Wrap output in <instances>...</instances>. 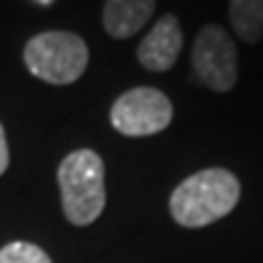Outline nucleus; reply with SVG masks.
<instances>
[{"label":"nucleus","mask_w":263,"mask_h":263,"mask_svg":"<svg viewBox=\"0 0 263 263\" xmlns=\"http://www.w3.org/2000/svg\"><path fill=\"white\" fill-rule=\"evenodd\" d=\"M241 185L232 171L205 168L171 193V215L180 227L197 229L227 217L239 202Z\"/></svg>","instance_id":"f257e3e1"},{"label":"nucleus","mask_w":263,"mask_h":263,"mask_svg":"<svg viewBox=\"0 0 263 263\" xmlns=\"http://www.w3.org/2000/svg\"><path fill=\"white\" fill-rule=\"evenodd\" d=\"M59 188L66 219L76 227L93 224L105 210V163L93 149L71 151L59 163Z\"/></svg>","instance_id":"f03ea898"},{"label":"nucleus","mask_w":263,"mask_h":263,"mask_svg":"<svg viewBox=\"0 0 263 263\" xmlns=\"http://www.w3.org/2000/svg\"><path fill=\"white\" fill-rule=\"evenodd\" d=\"M88 44L76 32L51 29L25 44V66L32 76L51 85L76 83L88 68Z\"/></svg>","instance_id":"7ed1b4c3"},{"label":"nucleus","mask_w":263,"mask_h":263,"mask_svg":"<svg viewBox=\"0 0 263 263\" xmlns=\"http://www.w3.org/2000/svg\"><path fill=\"white\" fill-rule=\"evenodd\" d=\"M193 68L197 81L215 90L229 93L239 78V59H236L234 39L217 25H205L193 42Z\"/></svg>","instance_id":"20e7f679"},{"label":"nucleus","mask_w":263,"mask_h":263,"mask_svg":"<svg viewBox=\"0 0 263 263\" xmlns=\"http://www.w3.org/2000/svg\"><path fill=\"white\" fill-rule=\"evenodd\" d=\"M173 120V105L156 88H132L115 100L110 122L124 137H151L159 134Z\"/></svg>","instance_id":"39448f33"},{"label":"nucleus","mask_w":263,"mask_h":263,"mask_svg":"<svg viewBox=\"0 0 263 263\" xmlns=\"http://www.w3.org/2000/svg\"><path fill=\"white\" fill-rule=\"evenodd\" d=\"M180 49H183V29H180L178 17L168 12L141 39L139 49H137V59L146 71L163 73L176 66Z\"/></svg>","instance_id":"423d86ee"},{"label":"nucleus","mask_w":263,"mask_h":263,"mask_svg":"<svg viewBox=\"0 0 263 263\" xmlns=\"http://www.w3.org/2000/svg\"><path fill=\"white\" fill-rule=\"evenodd\" d=\"M156 0H105L103 27L112 39H129L151 20Z\"/></svg>","instance_id":"0eeeda50"},{"label":"nucleus","mask_w":263,"mask_h":263,"mask_svg":"<svg viewBox=\"0 0 263 263\" xmlns=\"http://www.w3.org/2000/svg\"><path fill=\"white\" fill-rule=\"evenodd\" d=\"M229 22L246 44L263 39V0H229Z\"/></svg>","instance_id":"6e6552de"},{"label":"nucleus","mask_w":263,"mask_h":263,"mask_svg":"<svg viewBox=\"0 0 263 263\" xmlns=\"http://www.w3.org/2000/svg\"><path fill=\"white\" fill-rule=\"evenodd\" d=\"M0 263H51V258L37 244L12 241V244L0 249Z\"/></svg>","instance_id":"1a4fd4ad"},{"label":"nucleus","mask_w":263,"mask_h":263,"mask_svg":"<svg viewBox=\"0 0 263 263\" xmlns=\"http://www.w3.org/2000/svg\"><path fill=\"white\" fill-rule=\"evenodd\" d=\"M8 163H10V149H8V137H5V129L0 124V176L8 171Z\"/></svg>","instance_id":"9d476101"},{"label":"nucleus","mask_w":263,"mask_h":263,"mask_svg":"<svg viewBox=\"0 0 263 263\" xmlns=\"http://www.w3.org/2000/svg\"><path fill=\"white\" fill-rule=\"evenodd\" d=\"M39 5H51V3H54V0H37Z\"/></svg>","instance_id":"9b49d317"}]
</instances>
